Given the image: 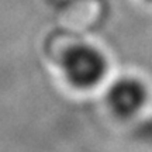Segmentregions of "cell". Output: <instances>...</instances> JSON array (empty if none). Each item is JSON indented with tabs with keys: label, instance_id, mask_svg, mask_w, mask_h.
Listing matches in <instances>:
<instances>
[{
	"label": "cell",
	"instance_id": "obj_2",
	"mask_svg": "<svg viewBox=\"0 0 152 152\" xmlns=\"http://www.w3.org/2000/svg\"><path fill=\"white\" fill-rule=\"evenodd\" d=\"M145 89L135 79H121L110 87L107 103L113 113L128 117L137 113L145 102Z\"/></svg>",
	"mask_w": 152,
	"mask_h": 152
},
{
	"label": "cell",
	"instance_id": "obj_1",
	"mask_svg": "<svg viewBox=\"0 0 152 152\" xmlns=\"http://www.w3.org/2000/svg\"><path fill=\"white\" fill-rule=\"evenodd\" d=\"M62 69L73 86L87 89L103 79L107 64L103 54L90 45H76L66 51L62 59Z\"/></svg>",
	"mask_w": 152,
	"mask_h": 152
}]
</instances>
